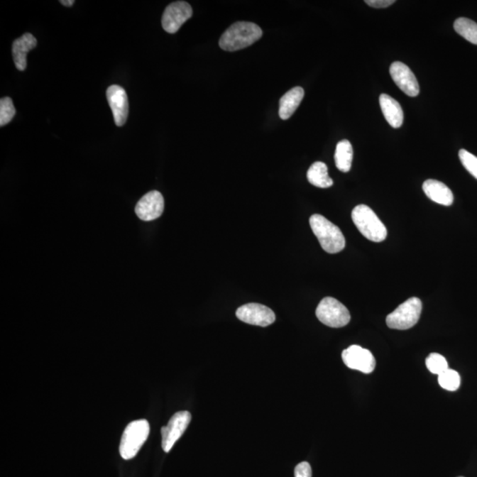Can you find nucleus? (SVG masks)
<instances>
[{"mask_svg":"<svg viewBox=\"0 0 477 477\" xmlns=\"http://www.w3.org/2000/svg\"><path fill=\"white\" fill-rule=\"evenodd\" d=\"M261 28L248 21H238L231 25L219 39V46L226 52L247 48L262 38Z\"/></svg>","mask_w":477,"mask_h":477,"instance_id":"1","label":"nucleus"},{"mask_svg":"<svg viewBox=\"0 0 477 477\" xmlns=\"http://www.w3.org/2000/svg\"><path fill=\"white\" fill-rule=\"evenodd\" d=\"M309 224L314 234L325 252L336 254L345 248L346 240L341 229L324 216L312 215L310 216Z\"/></svg>","mask_w":477,"mask_h":477,"instance_id":"2","label":"nucleus"},{"mask_svg":"<svg viewBox=\"0 0 477 477\" xmlns=\"http://www.w3.org/2000/svg\"><path fill=\"white\" fill-rule=\"evenodd\" d=\"M353 222L357 229L368 240L381 242L388 236V229L368 206L357 205L352 212Z\"/></svg>","mask_w":477,"mask_h":477,"instance_id":"3","label":"nucleus"},{"mask_svg":"<svg viewBox=\"0 0 477 477\" xmlns=\"http://www.w3.org/2000/svg\"><path fill=\"white\" fill-rule=\"evenodd\" d=\"M150 434V424L146 420H137L126 426L119 444V454L124 460H131L143 446Z\"/></svg>","mask_w":477,"mask_h":477,"instance_id":"4","label":"nucleus"},{"mask_svg":"<svg viewBox=\"0 0 477 477\" xmlns=\"http://www.w3.org/2000/svg\"><path fill=\"white\" fill-rule=\"evenodd\" d=\"M422 309L421 300L412 297L400 305L386 317V324L395 330H407L415 327L420 319Z\"/></svg>","mask_w":477,"mask_h":477,"instance_id":"5","label":"nucleus"},{"mask_svg":"<svg viewBox=\"0 0 477 477\" xmlns=\"http://www.w3.org/2000/svg\"><path fill=\"white\" fill-rule=\"evenodd\" d=\"M316 315L321 323L332 328L344 327L351 319L349 309L332 297L322 300L317 306Z\"/></svg>","mask_w":477,"mask_h":477,"instance_id":"6","label":"nucleus"},{"mask_svg":"<svg viewBox=\"0 0 477 477\" xmlns=\"http://www.w3.org/2000/svg\"><path fill=\"white\" fill-rule=\"evenodd\" d=\"M189 411H180L173 415L168 424L161 429L162 447L165 453H169L177 441L183 435L191 422Z\"/></svg>","mask_w":477,"mask_h":477,"instance_id":"7","label":"nucleus"},{"mask_svg":"<svg viewBox=\"0 0 477 477\" xmlns=\"http://www.w3.org/2000/svg\"><path fill=\"white\" fill-rule=\"evenodd\" d=\"M192 7L185 1H176L166 7L162 16V26L170 34H175L192 17Z\"/></svg>","mask_w":477,"mask_h":477,"instance_id":"8","label":"nucleus"},{"mask_svg":"<svg viewBox=\"0 0 477 477\" xmlns=\"http://www.w3.org/2000/svg\"><path fill=\"white\" fill-rule=\"evenodd\" d=\"M238 319L246 324L266 327L276 320L275 314L272 309L259 303H248L236 310Z\"/></svg>","mask_w":477,"mask_h":477,"instance_id":"9","label":"nucleus"},{"mask_svg":"<svg viewBox=\"0 0 477 477\" xmlns=\"http://www.w3.org/2000/svg\"><path fill=\"white\" fill-rule=\"evenodd\" d=\"M342 360L349 368L359 371L365 374L373 372L375 368V360L370 350L360 346H350L342 352Z\"/></svg>","mask_w":477,"mask_h":477,"instance_id":"10","label":"nucleus"},{"mask_svg":"<svg viewBox=\"0 0 477 477\" xmlns=\"http://www.w3.org/2000/svg\"><path fill=\"white\" fill-rule=\"evenodd\" d=\"M390 75L395 84L407 96L415 97L420 93L417 79L406 64L400 62V61L393 62L390 67Z\"/></svg>","mask_w":477,"mask_h":477,"instance_id":"11","label":"nucleus"},{"mask_svg":"<svg viewBox=\"0 0 477 477\" xmlns=\"http://www.w3.org/2000/svg\"><path fill=\"white\" fill-rule=\"evenodd\" d=\"M165 208V200L158 191H151L141 198L136 206V213L140 219L151 221L162 215Z\"/></svg>","mask_w":477,"mask_h":477,"instance_id":"12","label":"nucleus"},{"mask_svg":"<svg viewBox=\"0 0 477 477\" xmlns=\"http://www.w3.org/2000/svg\"><path fill=\"white\" fill-rule=\"evenodd\" d=\"M106 97L115 123L118 126H124L128 116V99L125 89L119 85H111L107 89Z\"/></svg>","mask_w":477,"mask_h":477,"instance_id":"13","label":"nucleus"},{"mask_svg":"<svg viewBox=\"0 0 477 477\" xmlns=\"http://www.w3.org/2000/svg\"><path fill=\"white\" fill-rule=\"evenodd\" d=\"M37 45V39L31 33H25L13 43V57L18 70H26L27 54L35 49Z\"/></svg>","mask_w":477,"mask_h":477,"instance_id":"14","label":"nucleus"},{"mask_svg":"<svg viewBox=\"0 0 477 477\" xmlns=\"http://www.w3.org/2000/svg\"><path fill=\"white\" fill-rule=\"evenodd\" d=\"M379 104L383 114L393 128H399L403 124L404 114L400 104L395 99L388 94H382L379 97Z\"/></svg>","mask_w":477,"mask_h":477,"instance_id":"15","label":"nucleus"},{"mask_svg":"<svg viewBox=\"0 0 477 477\" xmlns=\"http://www.w3.org/2000/svg\"><path fill=\"white\" fill-rule=\"evenodd\" d=\"M426 196L437 204L450 206L454 202V194L446 184L436 180H425L422 185Z\"/></svg>","mask_w":477,"mask_h":477,"instance_id":"16","label":"nucleus"},{"mask_svg":"<svg viewBox=\"0 0 477 477\" xmlns=\"http://www.w3.org/2000/svg\"><path fill=\"white\" fill-rule=\"evenodd\" d=\"M303 97H305V90L302 87H295L285 93L280 100L278 114L280 119L284 121L290 119L301 104Z\"/></svg>","mask_w":477,"mask_h":477,"instance_id":"17","label":"nucleus"},{"mask_svg":"<svg viewBox=\"0 0 477 477\" xmlns=\"http://www.w3.org/2000/svg\"><path fill=\"white\" fill-rule=\"evenodd\" d=\"M307 178L313 186L320 189H327L334 185V180L328 175L327 165L323 162H315L310 166Z\"/></svg>","mask_w":477,"mask_h":477,"instance_id":"18","label":"nucleus"},{"mask_svg":"<svg viewBox=\"0 0 477 477\" xmlns=\"http://www.w3.org/2000/svg\"><path fill=\"white\" fill-rule=\"evenodd\" d=\"M353 151L351 143L349 140H342L336 146L334 155L335 165L339 171L349 172L351 169Z\"/></svg>","mask_w":477,"mask_h":477,"instance_id":"19","label":"nucleus"},{"mask_svg":"<svg viewBox=\"0 0 477 477\" xmlns=\"http://www.w3.org/2000/svg\"><path fill=\"white\" fill-rule=\"evenodd\" d=\"M455 31L473 45H477V23L468 18H459L454 21Z\"/></svg>","mask_w":477,"mask_h":477,"instance_id":"20","label":"nucleus"},{"mask_svg":"<svg viewBox=\"0 0 477 477\" xmlns=\"http://www.w3.org/2000/svg\"><path fill=\"white\" fill-rule=\"evenodd\" d=\"M439 384L441 388L447 391H456L461 385L460 374L457 371L448 368L439 375Z\"/></svg>","mask_w":477,"mask_h":477,"instance_id":"21","label":"nucleus"},{"mask_svg":"<svg viewBox=\"0 0 477 477\" xmlns=\"http://www.w3.org/2000/svg\"><path fill=\"white\" fill-rule=\"evenodd\" d=\"M426 366L432 374L437 375L449 368L446 358L437 353H432L427 357Z\"/></svg>","mask_w":477,"mask_h":477,"instance_id":"22","label":"nucleus"},{"mask_svg":"<svg viewBox=\"0 0 477 477\" xmlns=\"http://www.w3.org/2000/svg\"><path fill=\"white\" fill-rule=\"evenodd\" d=\"M16 114L13 100L10 97H3L0 100V126H4L12 121Z\"/></svg>","mask_w":477,"mask_h":477,"instance_id":"23","label":"nucleus"},{"mask_svg":"<svg viewBox=\"0 0 477 477\" xmlns=\"http://www.w3.org/2000/svg\"><path fill=\"white\" fill-rule=\"evenodd\" d=\"M459 158L465 169L477 180V157L468 153V150H461L459 153Z\"/></svg>","mask_w":477,"mask_h":477,"instance_id":"24","label":"nucleus"},{"mask_svg":"<svg viewBox=\"0 0 477 477\" xmlns=\"http://www.w3.org/2000/svg\"><path fill=\"white\" fill-rule=\"evenodd\" d=\"M295 475V477H312V469L309 462L303 461L296 466Z\"/></svg>","mask_w":477,"mask_h":477,"instance_id":"25","label":"nucleus"},{"mask_svg":"<svg viewBox=\"0 0 477 477\" xmlns=\"http://www.w3.org/2000/svg\"><path fill=\"white\" fill-rule=\"evenodd\" d=\"M395 2V0H366L365 1L368 6L375 7V9H385V7L392 6Z\"/></svg>","mask_w":477,"mask_h":477,"instance_id":"26","label":"nucleus"},{"mask_svg":"<svg viewBox=\"0 0 477 477\" xmlns=\"http://www.w3.org/2000/svg\"><path fill=\"white\" fill-rule=\"evenodd\" d=\"M61 4H62L63 6H72L74 5V0H70V1H65V0H61L60 1Z\"/></svg>","mask_w":477,"mask_h":477,"instance_id":"27","label":"nucleus"},{"mask_svg":"<svg viewBox=\"0 0 477 477\" xmlns=\"http://www.w3.org/2000/svg\"><path fill=\"white\" fill-rule=\"evenodd\" d=\"M459 477H464V476H459Z\"/></svg>","mask_w":477,"mask_h":477,"instance_id":"28","label":"nucleus"}]
</instances>
